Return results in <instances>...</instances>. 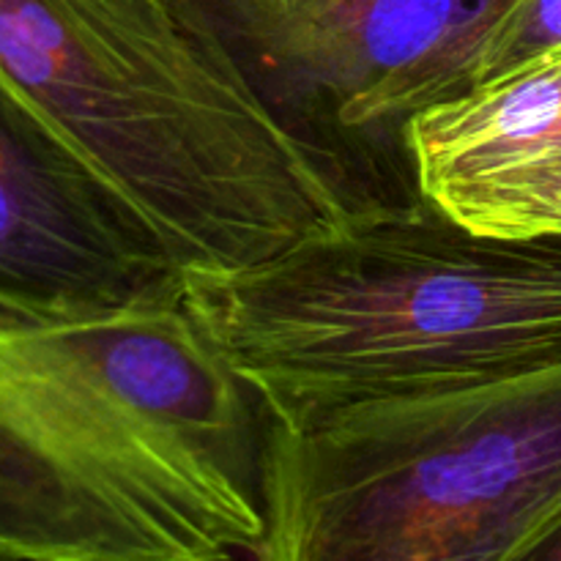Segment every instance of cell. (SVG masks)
<instances>
[{
	"mask_svg": "<svg viewBox=\"0 0 561 561\" xmlns=\"http://www.w3.org/2000/svg\"><path fill=\"white\" fill-rule=\"evenodd\" d=\"M513 0H175L351 217L425 206L409 135L477 85Z\"/></svg>",
	"mask_w": 561,
	"mask_h": 561,
	"instance_id": "5",
	"label": "cell"
},
{
	"mask_svg": "<svg viewBox=\"0 0 561 561\" xmlns=\"http://www.w3.org/2000/svg\"><path fill=\"white\" fill-rule=\"evenodd\" d=\"M425 197L561 151V53L427 110L409 135Z\"/></svg>",
	"mask_w": 561,
	"mask_h": 561,
	"instance_id": "7",
	"label": "cell"
},
{
	"mask_svg": "<svg viewBox=\"0 0 561 561\" xmlns=\"http://www.w3.org/2000/svg\"><path fill=\"white\" fill-rule=\"evenodd\" d=\"M268 427L184 299L0 316V557L255 553Z\"/></svg>",
	"mask_w": 561,
	"mask_h": 561,
	"instance_id": "1",
	"label": "cell"
},
{
	"mask_svg": "<svg viewBox=\"0 0 561 561\" xmlns=\"http://www.w3.org/2000/svg\"><path fill=\"white\" fill-rule=\"evenodd\" d=\"M184 305L279 427L561 365V239L466 228L431 201L351 217Z\"/></svg>",
	"mask_w": 561,
	"mask_h": 561,
	"instance_id": "2",
	"label": "cell"
},
{
	"mask_svg": "<svg viewBox=\"0 0 561 561\" xmlns=\"http://www.w3.org/2000/svg\"><path fill=\"white\" fill-rule=\"evenodd\" d=\"M184 299L135 214L0 91V316L82 318Z\"/></svg>",
	"mask_w": 561,
	"mask_h": 561,
	"instance_id": "6",
	"label": "cell"
},
{
	"mask_svg": "<svg viewBox=\"0 0 561 561\" xmlns=\"http://www.w3.org/2000/svg\"><path fill=\"white\" fill-rule=\"evenodd\" d=\"M561 520V365L268 427L257 561H510Z\"/></svg>",
	"mask_w": 561,
	"mask_h": 561,
	"instance_id": "4",
	"label": "cell"
},
{
	"mask_svg": "<svg viewBox=\"0 0 561 561\" xmlns=\"http://www.w3.org/2000/svg\"><path fill=\"white\" fill-rule=\"evenodd\" d=\"M510 561H561V520Z\"/></svg>",
	"mask_w": 561,
	"mask_h": 561,
	"instance_id": "10",
	"label": "cell"
},
{
	"mask_svg": "<svg viewBox=\"0 0 561 561\" xmlns=\"http://www.w3.org/2000/svg\"><path fill=\"white\" fill-rule=\"evenodd\" d=\"M561 53V0H513L480 58L477 85Z\"/></svg>",
	"mask_w": 561,
	"mask_h": 561,
	"instance_id": "9",
	"label": "cell"
},
{
	"mask_svg": "<svg viewBox=\"0 0 561 561\" xmlns=\"http://www.w3.org/2000/svg\"><path fill=\"white\" fill-rule=\"evenodd\" d=\"M427 201L466 228L507 239H561V151L447 184Z\"/></svg>",
	"mask_w": 561,
	"mask_h": 561,
	"instance_id": "8",
	"label": "cell"
},
{
	"mask_svg": "<svg viewBox=\"0 0 561 561\" xmlns=\"http://www.w3.org/2000/svg\"><path fill=\"white\" fill-rule=\"evenodd\" d=\"M0 91L184 277L252 266L348 219L175 0H0Z\"/></svg>",
	"mask_w": 561,
	"mask_h": 561,
	"instance_id": "3",
	"label": "cell"
},
{
	"mask_svg": "<svg viewBox=\"0 0 561 561\" xmlns=\"http://www.w3.org/2000/svg\"><path fill=\"white\" fill-rule=\"evenodd\" d=\"M0 561H14V559H9V557H0Z\"/></svg>",
	"mask_w": 561,
	"mask_h": 561,
	"instance_id": "11",
	"label": "cell"
}]
</instances>
